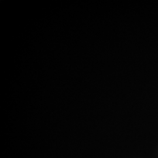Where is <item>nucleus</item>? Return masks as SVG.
<instances>
[]
</instances>
